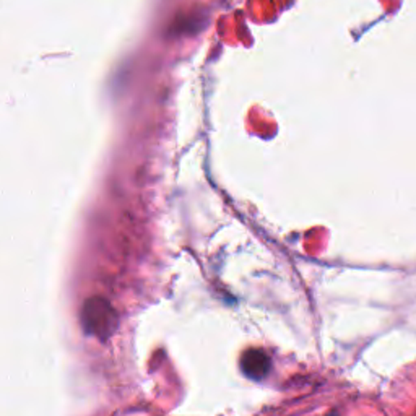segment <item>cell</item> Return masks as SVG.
<instances>
[{"mask_svg": "<svg viewBox=\"0 0 416 416\" xmlns=\"http://www.w3.org/2000/svg\"><path fill=\"white\" fill-rule=\"evenodd\" d=\"M82 325L88 335L107 340L117 327V314L102 298L88 300L82 309Z\"/></svg>", "mask_w": 416, "mask_h": 416, "instance_id": "obj_1", "label": "cell"}, {"mask_svg": "<svg viewBox=\"0 0 416 416\" xmlns=\"http://www.w3.org/2000/svg\"><path fill=\"white\" fill-rule=\"evenodd\" d=\"M272 369V361L263 350L251 348L244 351L241 358V371L252 380L265 379Z\"/></svg>", "mask_w": 416, "mask_h": 416, "instance_id": "obj_2", "label": "cell"}]
</instances>
